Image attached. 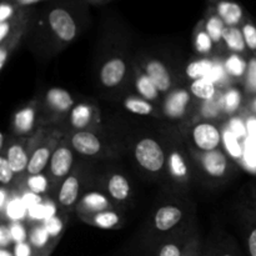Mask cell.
I'll return each mask as SVG.
<instances>
[{"mask_svg":"<svg viewBox=\"0 0 256 256\" xmlns=\"http://www.w3.org/2000/svg\"><path fill=\"white\" fill-rule=\"evenodd\" d=\"M2 154L6 156L8 162L16 176L26 172L30 160V149H28V146L25 145L24 139L12 142Z\"/></svg>","mask_w":256,"mask_h":256,"instance_id":"cell-19","label":"cell"},{"mask_svg":"<svg viewBox=\"0 0 256 256\" xmlns=\"http://www.w3.org/2000/svg\"><path fill=\"white\" fill-rule=\"evenodd\" d=\"M222 102L224 115H232L240 109L242 102V92L238 88H228L222 92Z\"/></svg>","mask_w":256,"mask_h":256,"instance_id":"cell-34","label":"cell"},{"mask_svg":"<svg viewBox=\"0 0 256 256\" xmlns=\"http://www.w3.org/2000/svg\"><path fill=\"white\" fill-rule=\"evenodd\" d=\"M134 158L142 170L152 175L162 172L166 166V152L154 138H142L134 146Z\"/></svg>","mask_w":256,"mask_h":256,"instance_id":"cell-3","label":"cell"},{"mask_svg":"<svg viewBox=\"0 0 256 256\" xmlns=\"http://www.w3.org/2000/svg\"><path fill=\"white\" fill-rule=\"evenodd\" d=\"M142 70L146 72L148 76L152 79V82L162 94H168L172 92V78L164 62L158 59H149L145 62Z\"/></svg>","mask_w":256,"mask_h":256,"instance_id":"cell-18","label":"cell"},{"mask_svg":"<svg viewBox=\"0 0 256 256\" xmlns=\"http://www.w3.org/2000/svg\"><path fill=\"white\" fill-rule=\"evenodd\" d=\"M15 176H16V175L12 172L6 156H5L4 154H2L0 155V182H2V188H6L8 185L12 184V182L14 180Z\"/></svg>","mask_w":256,"mask_h":256,"instance_id":"cell-43","label":"cell"},{"mask_svg":"<svg viewBox=\"0 0 256 256\" xmlns=\"http://www.w3.org/2000/svg\"><path fill=\"white\" fill-rule=\"evenodd\" d=\"M26 214H29V209L22 202V198H12L8 202L6 208L2 212V216H6L9 222H22Z\"/></svg>","mask_w":256,"mask_h":256,"instance_id":"cell-35","label":"cell"},{"mask_svg":"<svg viewBox=\"0 0 256 256\" xmlns=\"http://www.w3.org/2000/svg\"><path fill=\"white\" fill-rule=\"evenodd\" d=\"M190 152L196 162L199 172L208 180L222 182L232 175V162H230L229 156L224 150L216 149L212 152H202L192 149Z\"/></svg>","mask_w":256,"mask_h":256,"instance_id":"cell-2","label":"cell"},{"mask_svg":"<svg viewBox=\"0 0 256 256\" xmlns=\"http://www.w3.org/2000/svg\"><path fill=\"white\" fill-rule=\"evenodd\" d=\"M192 45H194L195 52L198 54L202 55L204 58H208V55L212 54L214 50L216 49L214 42H212V39L208 34L206 29H205V24L202 19L198 22L196 26L192 32Z\"/></svg>","mask_w":256,"mask_h":256,"instance_id":"cell-26","label":"cell"},{"mask_svg":"<svg viewBox=\"0 0 256 256\" xmlns=\"http://www.w3.org/2000/svg\"><path fill=\"white\" fill-rule=\"evenodd\" d=\"M88 4H92V5H104L108 4V2H112V0H84Z\"/></svg>","mask_w":256,"mask_h":256,"instance_id":"cell-54","label":"cell"},{"mask_svg":"<svg viewBox=\"0 0 256 256\" xmlns=\"http://www.w3.org/2000/svg\"><path fill=\"white\" fill-rule=\"evenodd\" d=\"M19 8H34L38 4H45L50 0H9Z\"/></svg>","mask_w":256,"mask_h":256,"instance_id":"cell-51","label":"cell"},{"mask_svg":"<svg viewBox=\"0 0 256 256\" xmlns=\"http://www.w3.org/2000/svg\"><path fill=\"white\" fill-rule=\"evenodd\" d=\"M202 20H204L205 29H206L208 34L212 39V42H214L216 49L224 46L222 45V35H224V30L226 25L222 22V18L218 15L216 10H215V8L212 4H209V6H208Z\"/></svg>","mask_w":256,"mask_h":256,"instance_id":"cell-24","label":"cell"},{"mask_svg":"<svg viewBox=\"0 0 256 256\" xmlns=\"http://www.w3.org/2000/svg\"><path fill=\"white\" fill-rule=\"evenodd\" d=\"M248 109L252 114H254L256 116V96L255 98H250V102L248 104Z\"/></svg>","mask_w":256,"mask_h":256,"instance_id":"cell-53","label":"cell"},{"mask_svg":"<svg viewBox=\"0 0 256 256\" xmlns=\"http://www.w3.org/2000/svg\"><path fill=\"white\" fill-rule=\"evenodd\" d=\"M22 202H25V205L28 206V209H30V208H32V206H36V205L42 204V202H45V200L42 199V195H38V194H35V192H29V190L22 194Z\"/></svg>","mask_w":256,"mask_h":256,"instance_id":"cell-49","label":"cell"},{"mask_svg":"<svg viewBox=\"0 0 256 256\" xmlns=\"http://www.w3.org/2000/svg\"><path fill=\"white\" fill-rule=\"evenodd\" d=\"M134 79L135 88H136V92L138 94H139V96L144 98L148 102H159L160 94H162V92L158 90V88L155 86V84L152 82V79L148 76L146 72H145L144 70L140 69V68H135Z\"/></svg>","mask_w":256,"mask_h":256,"instance_id":"cell-25","label":"cell"},{"mask_svg":"<svg viewBox=\"0 0 256 256\" xmlns=\"http://www.w3.org/2000/svg\"><path fill=\"white\" fill-rule=\"evenodd\" d=\"M85 224L90 225V226L99 228V229L105 230H114L119 229L124 222V216L122 212L115 208V209L104 210V212H95V214H88L79 216Z\"/></svg>","mask_w":256,"mask_h":256,"instance_id":"cell-22","label":"cell"},{"mask_svg":"<svg viewBox=\"0 0 256 256\" xmlns=\"http://www.w3.org/2000/svg\"><path fill=\"white\" fill-rule=\"evenodd\" d=\"M128 75L126 60L122 56H112L102 62L99 72L100 84L108 89H114L122 84Z\"/></svg>","mask_w":256,"mask_h":256,"instance_id":"cell-7","label":"cell"},{"mask_svg":"<svg viewBox=\"0 0 256 256\" xmlns=\"http://www.w3.org/2000/svg\"><path fill=\"white\" fill-rule=\"evenodd\" d=\"M88 22L89 9L84 0H50L35 14L29 34L45 38L62 49L76 40Z\"/></svg>","mask_w":256,"mask_h":256,"instance_id":"cell-1","label":"cell"},{"mask_svg":"<svg viewBox=\"0 0 256 256\" xmlns=\"http://www.w3.org/2000/svg\"><path fill=\"white\" fill-rule=\"evenodd\" d=\"M46 112L52 115H62L72 112L74 108V98L68 90L62 88H52L46 92L44 98Z\"/></svg>","mask_w":256,"mask_h":256,"instance_id":"cell-16","label":"cell"},{"mask_svg":"<svg viewBox=\"0 0 256 256\" xmlns=\"http://www.w3.org/2000/svg\"><path fill=\"white\" fill-rule=\"evenodd\" d=\"M24 8H19L9 0H0V22H9L22 12Z\"/></svg>","mask_w":256,"mask_h":256,"instance_id":"cell-42","label":"cell"},{"mask_svg":"<svg viewBox=\"0 0 256 256\" xmlns=\"http://www.w3.org/2000/svg\"><path fill=\"white\" fill-rule=\"evenodd\" d=\"M8 196H6V188H2L0 189V210H2V212H4L5 208H6V204H8Z\"/></svg>","mask_w":256,"mask_h":256,"instance_id":"cell-52","label":"cell"},{"mask_svg":"<svg viewBox=\"0 0 256 256\" xmlns=\"http://www.w3.org/2000/svg\"><path fill=\"white\" fill-rule=\"evenodd\" d=\"M192 232L190 229H182L162 239L156 248L155 256H182Z\"/></svg>","mask_w":256,"mask_h":256,"instance_id":"cell-20","label":"cell"},{"mask_svg":"<svg viewBox=\"0 0 256 256\" xmlns=\"http://www.w3.org/2000/svg\"><path fill=\"white\" fill-rule=\"evenodd\" d=\"M72 148L84 156H95L102 150V142L92 130H79L70 138Z\"/></svg>","mask_w":256,"mask_h":256,"instance_id":"cell-15","label":"cell"},{"mask_svg":"<svg viewBox=\"0 0 256 256\" xmlns=\"http://www.w3.org/2000/svg\"><path fill=\"white\" fill-rule=\"evenodd\" d=\"M240 29H242V35H244V40L248 46V50L256 55V22L252 20L250 15H248L244 22L240 25Z\"/></svg>","mask_w":256,"mask_h":256,"instance_id":"cell-37","label":"cell"},{"mask_svg":"<svg viewBox=\"0 0 256 256\" xmlns=\"http://www.w3.org/2000/svg\"><path fill=\"white\" fill-rule=\"evenodd\" d=\"M185 216V208L182 204L166 202L159 205L152 218V232L165 239L182 230L180 226L184 222Z\"/></svg>","mask_w":256,"mask_h":256,"instance_id":"cell-4","label":"cell"},{"mask_svg":"<svg viewBox=\"0 0 256 256\" xmlns=\"http://www.w3.org/2000/svg\"><path fill=\"white\" fill-rule=\"evenodd\" d=\"M28 242L32 245V250L40 252L45 249L48 255L52 252V248L54 246V245H50L52 236H50L49 232L46 230L42 222H36V224L32 225V229H29V240Z\"/></svg>","mask_w":256,"mask_h":256,"instance_id":"cell-27","label":"cell"},{"mask_svg":"<svg viewBox=\"0 0 256 256\" xmlns=\"http://www.w3.org/2000/svg\"><path fill=\"white\" fill-rule=\"evenodd\" d=\"M190 142L198 152H212L222 145V132L212 122L200 120L190 129Z\"/></svg>","mask_w":256,"mask_h":256,"instance_id":"cell-5","label":"cell"},{"mask_svg":"<svg viewBox=\"0 0 256 256\" xmlns=\"http://www.w3.org/2000/svg\"><path fill=\"white\" fill-rule=\"evenodd\" d=\"M80 180L75 172L68 175L62 182L56 195V202L62 209L75 210L80 198Z\"/></svg>","mask_w":256,"mask_h":256,"instance_id":"cell-17","label":"cell"},{"mask_svg":"<svg viewBox=\"0 0 256 256\" xmlns=\"http://www.w3.org/2000/svg\"><path fill=\"white\" fill-rule=\"evenodd\" d=\"M39 106L36 102H32L15 112L12 118V129L19 136H25L34 132Z\"/></svg>","mask_w":256,"mask_h":256,"instance_id":"cell-21","label":"cell"},{"mask_svg":"<svg viewBox=\"0 0 256 256\" xmlns=\"http://www.w3.org/2000/svg\"><path fill=\"white\" fill-rule=\"evenodd\" d=\"M222 45L229 50L230 52H235L239 55H245L248 50L245 44L244 35H242L240 26H226L222 35Z\"/></svg>","mask_w":256,"mask_h":256,"instance_id":"cell-28","label":"cell"},{"mask_svg":"<svg viewBox=\"0 0 256 256\" xmlns=\"http://www.w3.org/2000/svg\"><path fill=\"white\" fill-rule=\"evenodd\" d=\"M192 99V95L188 89H172L162 102V114L169 120H182L189 110Z\"/></svg>","mask_w":256,"mask_h":256,"instance_id":"cell-6","label":"cell"},{"mask_svg":"<svg viewBox=\"0 0 256 256\" xmlns=\"http://www.w3.org/2000/svg\"><path fill=\"white\" fill-rule=\"evenodd\" d=\"M226 126L242 140H245L248 136H249V132H248V126H246V120H242V118L239 116L232 118V119L229 120Z\"/></svg>","mask_w":256,"mask_h":256,"instance_id":"cell-46","label":"cell"},{"mask_svg":"<svg viewBox=\"0 0 256 256\" xmlns=\"http://www.w3.org/2000/svg\"><path fill=\"white\" fill-rule=\"evenodd\" d=\"M32 248L28 242H18L15 244L14 255L15 256H32Z\"/></svg>","mask_w":256,"mask_h":256,"instance_id":"cell-50","label":"cell"},{"mask_svg":"<svg viewBox=\"0 0 256 256\" xmlns=\"http://www.w3.org/2000/svg\"><path fill=\"white\" fill-rule=\"evenodd\" d=\"M252 192L244 210V236L249 256H256V182L252 185Z\"/></svg>","mask_w":256,"mask_h":256,"instance_id":"cell-14","label":"cell"},{"mask_svg":"<svg viewBox=\"0 0 256 256\" xmlns=\"http://www.w3.org/2000/svg\"><path fill=\"white\" fill-rule=\"evenodd\" d=\"M244 89L248 96H256V55L248 62V72L244 79Z\"/></svg>","mask_w":256,"mask_h":256,"instance_id":"cell-39","label":"cell"},{"mask_svg":"<svg viewBox=\"0 0 256 256\" xmlns=\"http://www.w3.org/2000/svg\"><path fill=\"white\" fill-rule=\"evenodd\" d=\"M124 106L128 112L136 115H154L155 114V105L154 102H148L146 99L142 96H135V95H129L124 99Z\"/></svg>","mask_w":256,"mask_h":256,"instance_id":"cell-33","label":"cell"},{"mask_svg":"<svg viewBox=\"0 0 256 256\" xmlns=\"http://www.w3.org/2000/svg\"><path fill=\"white\" fill-rule=\"evenodd\" d=\"M212 6L226 26H240L249 15L242 5L234 0H218Z\"/></svg>","mask_w":256,"mask_h":256,"instance_id":"cell-23","label":"cell"},{"mask_svg":"<svg viewBox=\"0 0 256 256\" xmlns=\"http://www.w3.org/2000/svg\"><path fill=\"white\" fill-rule=\"evenodd\" d=\"M208 2H209V4H215V2H218V0H208Z\"/></svg>","mask_w":256,"mask_h":256,"instance_id":"cell-57","label":"cell"},{"mask_svg":"<svg viewBox=\"0 0 256 256\" xmlns=\"http://www.w3.org/2000/svg\"><path fill=\"white\" fill-rule=\"evenodd\" d=\"M216 60H212L210 58H202V59L194 60V62H189L185 68V72L186 76L192 80L204 79L212 74V69L215 66Z\"/></svg>","mask_w":256,"mask_h":256,"instance_id":"cell-31","label":"cell"},{"mask_svg":"<svg viewBox=\"0 0 256 256\" xmlns=\"http://www.w3.org/2000/svg\"><path fill=\"white\" fill-rule=\"evenodd\" d=\"M202 256H214V252H212V244H208L204 248V254Z\"/></svg>","mask_w":256,"mask_h":256,"instance_id":"cell-55","label":"cell"},{"mask_svg":"<svg viewBox=\"0 0 256 256\" xmlns=\"http://www.w3.org/2000/svg\"><path fill=\"white\" fill-rule=\"evenodd\" d=\"M222 64H224V69L226 72L228 76L244 82L245 75H246L248 72V62L242 58V55L230 52V55L225 59Z\"/></svg>","mask_w":256,"mask_h":256,"instance_id":"cell-32","label":"cell"},{"mask_svg":"<svg viewBox=\"0 0 256 256\" xmlns=\"http://www.w3.org/2000/svg\"><path fill=\"white\" fill-rule=\"evenodd\" d=\"M242 164L252 172H256V142L250 136L244 140V156Z\"/></svg>","mask_w":256,"mask_h":256,"instance_id":"cell-41","label":"cell"},{"mask_svg":"<svg viewBox=\"0 0 256 256\" xmlns=\"http://www.w3.org/2000/svg\"><path fill=\"white\" fill-rule=\"evenodd\" d=\"M100 112L94 104L79 102L75 104L69 112V122L72 128L79 130H89L99 124Z\"/></svg>","mask_w":256,"mask_h":256,"instance_id":"cell-11","label":"cell"},{"mask_svg":"<svg viewBox=\"0 0 256 256\" xmlns=\"http://www.w3.org/2000/svg\"><path fill=\"white\" fill-rule=\"evenodd\" d=\"M105 194L115 205H122L129 202L132 196V186L129 179L122 172H110L104 182Z\"/></svg>","mask_w":256,"mask_h":256,"instance_id":"cell-9","label":"cell"},{"mask_svg":"<svg viewBox=\"0 0 256 256\" xmlns=\"http://www.w3.org/2000/svg\"><path fill=\"white\" fill-rule=\"evenodd\" d=\"M116 205L112 202L109 196L102 192H88L80 198L79 202H78L75 212H76L78 218L82 215L88 214H95V212H104V210L115 209Z\"/></svg>","mask_w":256,"mask_h":256,"instance_id":"cell-12","label":"cell"},{"mask_svg":"<svg viewBox=\"0 0 256 256\" xmlns=\"http://www.w3.org/2000/svg\"><path fill=\"white\" fill-rule=\"evenodd\" d=\"M222 146L225 152L232 160L238 162H242L244 156V140L238 138L228 126H224L222 130Z\"/></svg>","mask_w":256,"mask_h":256,"instance_id":"cell-29","label":"cell"},{"mask_svg":"<svg viewBox=\"0 0 256 256\" xmlns=\"http://www.w3.org/2000/svg\"><path fill=\"white\" fill-rule=\"evenodd\" d=\"M204 248L205 246H202L200 235L198 234V232H194L192 238H190L189 242H188L186 248H185V252L182 256H202V254H204Z\"/></svg>","mask_w":256,"mask_h":256,"instance_id":"cell-44","label":"cell"},{"mask_svg":"<svg viewBox=\"0 0 256 256\" xmlns=\"http://www.w3.org/2000/svg\"><path fill=\"white\" fill-rule=\"evenodd\" d=\"M10 232H12V238L15 244L18 242H25L29 240V232L26 230V226L22 222H9Z\"/></svg>","mask_w":256,"mask_h":256,"instance_id":"cell-47","label":"cell"},{"mask_svg":"<svg viewBox=\"0 0 256 256\" xmlns=\"http://www.w3.org/2000/svg\"><path fill=\"white\" fill-rule=\"evenodd\" d=\"M189 92L196 99L202 100V102H206V100H212L219 95V89H218L216 84L212 80L204 78V79L192 80V84L189 86Z\"/></svg>","mask_w":256,"mask_h":256,"instance_id":"cell-30","label":"cell"},{"mask_svg":"<svg viewBox=\"0 0 256 256\" xmlns=\"http://www.w3.org/2000/svg\"><path fill=\"white\" fill-rule=\"evenodd\" d=\"M214 256H242V252L238 249V245L230 239H222L212 244Z\"/></svg>","mask_w":256,"mask_h":256,"instance_id":"cell-40","label":"cell"},{"mask_svg":"<svg viewBox=\"0 0 256 256\" xmlns=\"http://www.w3.org/2000/svg\"><path fill=\"white\" fill-rule=\"evenodd\" d=\"M0 256H12V252H8V249H2V254H0Z\"/></svg>","mask_w":256,"mask_h":256,"instance_id":"cell-56","label":"cell"},{"mask_svg":"<svg viewBox=\"0 0 256 256\" xmlns=\"http://www.w3.org/2000/svg\"><path fill=\"white\" fill-rule=\"evenodd\" d=\"M165 170L170 179L176 184H188L192 179V170H190L189 162L182 150L179 149L169 150V152L166 154Z\"/></svg>","mask_w":256,"mask_h":256,"instance_id":"cell-13","label":"cell"},{"mask_svg":"<svg viewBox=\"0 0 256 256\" xmlns=\"http://www.w3.org/2000/svg\"><path fill=\"white\" fill-rule=\"evenodd\" d=\"M224 114V109H222V92H219L216 98L212 100H206L202 102V109H200V115L204 118V120H212L218 119L219 116Z\"/></svg>","mask_w":256,"mask_h":256,"instance_id":"cell-36","label":"cell"},{"mask_svg":"<svg viewBox=\"0 0 256 256\" xmlns=\"http://www.w3.org/2000/svg\"><path fill=\"white\" fill-rule=\"evenodd\" d=\"M58 145H59V139L56 138V135H52L32 150V154H30L29 165H28L26 170L28 176L42 174L44 170L49 168L52 155L54 150L56 149Z\"/></svg>","mask_w":256,"mask_h":256,"instance_id":"cell-8","label":"cell"},{"mask_svg":"<svg viewBox=\"0 0 256 256\" xmlns=\"http://www.w3.org/2000/svg\"><path fill=\"white\" fill-rule=\"evenodd\" d=\"M42 222H44L45 228H46V230L49 232L52 239H59L60 234H62V229H64V222H62V218H60L59 215H55V216L44 220Z\"/></svg>","mask_w":256,"mask_h":256,"instance_id":"cell-45","label":"cell"},{"mask_svg":"<svg viewBox=\"0 0 256 256\" xmlns=\"http://www.w3.org/2000/svg\"><path fill=\"white\" fill-rule=\"evenodd\" d=\"M12 242H14V240L12 238L10 225H6V222H2V226H0V245H2V249H8V246Z\"/></svg>","mask_w":256,"mask_h":256,"instance_id":"cell-48","label":"cell"},{"mask_svg":"<svg viewBox=\"0 0 256 256\" xmlns=\"http://www.w3.org/2000/svg\"><path fill=\"white\" fill-rule=\"evenodd\" d=\"M26 188L29 192L38 195H42L50 189V180L45 174L30 175L26 179Z\"/></svg>","mask_w":256,"mask_h":256,"instance_id":"cell-38","label":"cell"},{"mask_svg":"<svg viewBox=\"0 0 256 256\" xmlns=\"http://www.w3.org/2000/svg\"><path fill=\"white\" fill-rule=\"evenodd\" d=\"M74 155L72 149L65 144H59L52 155L49 162V176L54 182H62L68 175L72 174Z\"/></svg>","mask_w":256,"mask_h":256,"instance_id":"cell-10","label":"cell"}]
</instances>
